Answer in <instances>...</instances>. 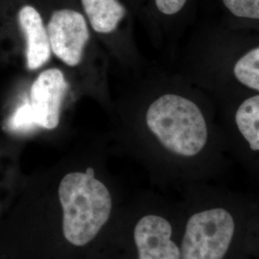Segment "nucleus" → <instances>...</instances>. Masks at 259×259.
<instances>
[{"label": "nucleus", "mask_w": 259, "mask_h": 259, "mask_svg": "<svg viewBox=\"0 0 259 259\" xmlns=\"http://www.w3.org/2000/svg\"><path fill=\"white\" fill-rule=\"evenodd\" d=\"M58 194L63 208L65 239L76 247L89 244L110 218V191L89 167L84 172L66 174L60 183Z\"/></svg>", "instance_id": "obj_1"}, {"label": "nucleus", "mask_w": 259, "mask_h": 259, "mask_svg": "<svg viewBox=\"0 0 259 259\" xmlns=\"http://www.w3.org/2000/svg\"><path fill=\"white\" fill-rule=\"evenodd\" d=\"M145 120L161 145L179 156H196L207 141L202 111L183 96L165 94L158 97L149 106Z\"/></svg>", "instance_id": "obj_2"}, {"label": "nucleus", "mask_w": 259, "mask_h": 259, "mask_svg": "<svg viewBox=\"0 0 259 259\" xmlns=\"http://www.w3.org/2000/svg\"><path fill=\"white\" fill-rule=\"evenodd\" d=\"M235 230L232 214L224 208L196 213L186 224L181 259H223Z\"/></svg>", "instance_id": "obj_3"}, {"label": "nucleus", "mask_w": 259, "mask_h": 259, "mask_svg": "<svg viewBox=\"0 0 259 259\" xmlns=\"http://www.w3.org/2000/svg\"><path fill=\"white\" fill-rule=\"evenodd\" d=\"M51 52L65 65L74 67L83 60L91 38L89 22L77 10H56L47 24Z\"/></svg>", "instance_id": "obj_4"}, {"label": "nucleus", "mask_w": 259, "mask_h": 259, "mask_svg": "<svg viewBox=\"0 0 259 259\" xmlns=\"http://www.w3.org/2000/svg\"><path fill=\"white\" fill-rule=\"evenodd\" d=\"M67 89L65 74L57 67L48 68L37 75L30 89L29 101L36 126L47 130L59 126Z\"/></svg>", "instance_id": "obj_5"}, {"label": "nucleus", "mask_w": 259, "mask_h": 259, "mask_svg": "<svg viewBox=\"0 0 259 259\" xmlns=\"http://www.w3.org/2000/svg\"><path fill=\"white\" fill-rule=\"evenodd\" d=\"M171 236L172 227L166 219L157 215L141 218L134 232L139 259H181V250Z\"/></svg>", "instance_id": "obj_6"}, {"label": "nucleus", "mask_w": 259, "mask_h": 259, "mask_svg": "<svg viewBox=\"0 0 259 259\" xmlns=\"http://www.w3.org/2000/svg\"><path fill=\"white\" fill-rule=\"evenodd\" d=\"M16 19L26 41L27 68L29 70H37L47 64L51 56L47 25L39 11L28 3L19 6Z\"/></svg>", "instance_id": "obj_7"}, {"label": "nucleus", "mask_w": 259, "mask_h": 259, "mask_svg": "<svg viewBox=\"0 0 259 259\" xmlns=\"http://www.w3.org/2000/svg\"><path fill=\"white\" fill-rule=\"evenodd\" d=\"M81 4L88 22L98 34L113 33L126 16L120 0H81Z\"/></svg>", "instance_id": "obj_8"}, {"label": "nucleus", "mask_w": 259, "mask_h": 259, "mask_svg": "<svg viewBox=\"0 0 259 259\" xmlns=\"http://www.w3.org/2000/svg\"><path fill=\"white\" fill-rule=\"evenodd\" d=\"M235 122L252 151H259V95L242 103L235 114Z\"/></svg>", "instance_id": "obj_9"}, {"label": "nucleus", "mask_w": 259, "mask_h": 259, "mask_svg": "<svg viewBox=\"0 0 259 259\" xmlns=\"http://www.w3.org/2000/svg\"><path fill=\"white\" fill-rule=\"evenodd\" d=\"M233 71L240 83L259 92V47L240 58L234 65Z\"/></svg>", "instance_id": "obj_10"}, {"label": "nucleus", "mask_w": 259, "mask_h": 259, "mask_svg": "<svg viewBox=\"0 0 259 259\" xmlns=\"http://www.w3.org/2000/svg\"><path fill=\"white\" fill-rule=\"evenodd\" d=\"M223 2L236 17L259 19V0H223Z\"/></svg>", "instance_id": "obj_11"}, {"label": "nucleus", "mask_w": 259, "mask_h": 259, "mask_svg": "<svg viewBox=\"0 0 259 259\" xmlns=\"http://www.w3.org/2000/svg\"><path fill=\"white\" fill-rule=\"evenodd\" d=\"M10 128L13 130H28L36 126L29 102L24 103L14 113L9 123Z\"/></svg>", "instance_id": "obj_12"}, {"label": "nucleus", "mask_w": 259, "mask_h": 259, "mask_svg": "<svg viewBox=\"0 0 259 259\" xmlns=\"http://www.w3.org/2000/svg\"><path fill=\"white\" fill-rule=\"evenodd\" d=\"M187 0H155L157 10L167 16L175 15L184 8Z\"/></svg>", "instance_id": "obj_13"}]
</instances>
